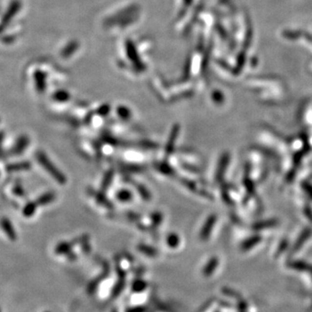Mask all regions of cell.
Wrapping results in <instances>:
<instances>
[{
	"label": "cell",
	"mask_w": 312,
	"mask_h": 312,
	"mask_svg": "<svg viewBox=\"0 0 312 312\" xmlns=\"http://www.w3.org/2000/svg\"><path fill=\"white\" fill-rule=\"evenodd\" d=\"M36 159L38 163L42 166V168L45 170L49 175L53 178L57 183L65 185L67 182V178L58 168L54 165L53 162L50 160V158L46 156L44 151H38L36 153Z\"/></svg>",
	"instance_id": "cell-1"
},
{
	"label": "cell",
	"mask_w": 312,
	"mask_h": 312,
	"mask_svg": "<svg viewBox=\"0 0 312 312\" xmlns=\"http://www.w3.org/2000/svg\"><path fill=\"white\" fill-rule=\"evenodd\" d=\"M20 8H21V2L19 0H12L9 7H8L7 11L5 12L3 18H2V20H1L0 33H2L4 31V29L10 24L12 19L19 12Z\"/></svg>",
	"instance_id": "cell-2"
},
{
	"label": "cell",
	"mask_w": 312,
	"mask_h": 312,
	"mask_svg": "<svg viewBox=\"0 0 312 312\" xmlns=\"http://www.w3.org/2000/svg\"><path fill=\"white\" fill-rule=\"evenodd\" d=\"M29 145H30V138L25 134H22L16 140L15 143L9 150L8 155L10 156H21L26 150Z\"/></svg>",
	"instance_id": "cell-3"
},
{
	"label": "cell",
	"mask_w": 312,
	"mask_h": 312,
	"mask_svg": "<svg viewBox=\"0 0 312 312\" xmlns=\"http://www.w3.org/2000/svg\"><path fill=\"white\" fill-rule=\"evenodd\" d=\"M0 227L4 232L9 240L14 242L18 240V233L11 220L7 217H2L0 219Z\"/></svg>",
	"instance_id": "cell-4"
},
{
	"label": "cell",
	"mask_w": 312,
	"mask_h": 312,
	"mask_svg": "<svg viewBox=\"0 0 312 312\" xmlns=\"http://www.w3.org/2000/svg\"><path fill=\"white\" fill-rule=\"evenodd\" d=\"M216 222H217L216 214H211L209 217H207L204 225L202 226L201 232H200L199 236H200L201 240L206 241L209 239L210 235L213 232V226L216 224Z\"/></svg>",
	"instance_id": "cell-5"
},
{
	"label": "cell",
	"mask_w": 312,
	"mask_h": 312,
	"mask_svg": "<svg viewBox=\"0 0 312 312\" xmlns=\"http://www.w3.org/2000/svg\"><path fill=\"white\" fill-rule=\"evenodd\" d=\"M31 163L30 161L23 160V161H18V162H12L5 166V170L8 173H16V172L28 171L31 169Z\"/></svg>",
	"instance_id": "cell-6"
},
{
	"label": "cell",
	"mask_w": 312,
	"mask_h": 312,
	"mask_svg": "<svg viewBox=\"0 0 312 312\" xmlns=\"http://www.w3.org/2000/svg\"><path fill=\"white\" fill-rule=\"evenodd\" d=\"M229 161H230V155L227 153H225L221 156L220 158V161L218 164L217 171H216V179L217 181H220L223 176L225 175V170L228 166Z\"/></svg>",
	"instance_id": "cell-7"
},
{
	"label": "cell",
	"mask_w": 312,
	"mask_h": 312,
	"mask_svg": "<svg viewBox=\"0 0 312 312\" xmlns=\"http://www.w3.org/2000/svg\"><path fill=\"white\" fill-rule=\"evenodd\" d=\"M219 264L220 261L217 257H213L212 259H210L209 261L206 263V266L203 268V275L205 277H210L211 275H213V272L219 267Z\"/></svg>",
	"instance_id": "cell-8"
},
{
	"label": "cell",
	"mask_w": 312,
	"mask_h": 312,
	"mask_svg": "<svg viewBox=\"0 0 312 312\" xmlns=\"http://www.w3.org/2000/svg\"><path fill=\"white\" fill-rule=\"evenodd\" d=\"M38 206V203H37L36 201H35L27 202L26 204L23 206V209H22V214H23V217H33L35 213L37 212Z\"/></svg>",
	"instance_id": "cell-9"
},
{
	"label": "cell",
	"mask_w": 312,
	"mask_h": 312,
	"mask_svg": "<svg viewBox=\"0 0 312 312\" xmlns=\"http://www.w3.org/2000/svg\"><path fill=\"white\" fill-rule=\"evenodd\" d=\"M56 200V194L53 192H46L42 195H40L37 199V203L38 206H46L49 205L50 203H52Z\"/></svg>",
	"instance_id": "cell-10"
},
{
	"label": "cell",
	"mask_w": 312,
	"mask_h": 312,
	"mask_svg": "<svg viewBox=\"0 0 312 312\" xmlns=\"http://www.w3.org/2000/svg\"><path fill=\"white\" fill-rule=\"evenodd\" d=\"M177 135H178V130H177L176 128H175L174 130L172 131L168 143L166 145V153H165L166 156H171L172 154H173V151H174V149H175V142H176Z\"/></svg>",
	"instance_id": "cell-11"
},
{
	"label": "cell",
	"mask_w": 312,
	"mask_h": 312,
	"mask_svg": "<svg viewBox=\"0 0 312 312\" xmlns=\"http://www.w3.org/2000/svg\"><path fill=\"white\" fill-rule=\"evenodd\" d=\"M261 240H262V238L259 235H255V236L249 238L241 245V250L244 251H249L251 248L254 247L257 245H259Z\"/></svg>",
	"instance_id": "cell-12"
},
{
	"label": "cell",
	"mask_w": 312,
	"mask_h": 312,
	"mask_svg": "<svg viewBox=\"0 0 312 312\" xmlns=\"http://www.w3.org/2000/svg\"><path fill=\"white\" fill-rule=\"evenodd\" d=\"M72 246L73 244L71 242H60L57 244V246L55 247V253L57 255L69 254Z\"/></svg>",
	"instance_id": "cell-13"
},
{
	"label": "cell",
	"mask_w": 312,
	"mask_h": 312,
	"mask_svg": "<svg viewBox=\"0 0 312 312\" xmlns=\"http://www.w3.org/2000/svg\"><path fill=\"white\" fill-rule=\"evenodd\" d=\"M166 242L167 245L170 248H177L179 245L180 243V238L179 235L175 232H171L168 234L167 239H166Z\"/></svg>",
	"instance_id": "cell-14"
},
{
	"label": "cell",
	"mask_w": 312,
	"mask_h": 312,
	"mask_svg": "<svg viewBox=\"0 0 312 312\" xmlns=\"http://www.w3.org/2000/svg\"><path fill=\"white\" fill-rule=\"evenodd\" d=\"M138 250L142 252L145 255L149 256V257H156L158 254V251H157L156 248L149 246V245H143V244H140L138 245Z\"/></svg>",
	"instance_id": "cell-15"
},
{
	"label": "cell",
	"mask_w": 312,
	"mask_h": 312,
	"mask_svg": "<svg viewBox=\"0 0 312 312\" xmlns=\"http://www.w3.org/2000/svg\"><path fill=\"white\" fill-rule=\"evenodd\" d=\"M116 198L119 201L130 202L133 199V194L128 189H122L116 194Z\"/></svg>",
	"instance_id": "cell-16"
},
{
	"label": "cell",
	"mask_w": 312,
	"mask_h": 312,
	"mask_svg": "<svg viewBox=\"0 0 312 312\" xmlns=\"http://www.w3.org/2000/svg\"><path fill=\"white\" fill-rule=\"evenodd\" d=\"M35 81H36V85H37V89H38V91L43 92L45 87V75L44 73L40 72V71H37L35 73L34 75Z\"/></svg>",
	"instance_id": "cell-17"
},
{
	"label": "cell",
	"mask_w": 312,
	"mask_h": 312,
	"mask_svg": "<svg viewBox=\"0 0 312 312\" xmlns=\"http://www.w3.org/2000/svg\"><path fill=\"white\" fill-rule=\"evenodd\" d=\"M114 178V172L111 170V171L107 172L106 175L103 178V182H102V190L106 191L109 189V187L111 186L112 180Z\"/></svg>",
	"instance_id": "cell-18"
},
{
	"label": "cell",
	"mask_w": 312,
	"mask_h": 312,
	"mask_svg": "<svg viewBox=\"0 0 312 312\" xmlns=\"http://www.w3.org/2000/svg\"><path fill=\"white\" fill-rule=\"evenodd\" d=\"M147 287H148L147 282H145L142 279L135 280L132 285V290H133L134 292H137V293L142 292L143 290L147 289Z\"/></svg>",
	"instance_id": "cell-19"
},
{
	"label": "cell",
	"mask_w": 312,
	"mask_h": 312,
	"mask_svg": "<svg viewBox=\"0 0 312 312\" xmlns=\"http://www.w3.org/2000/svg\"><path fill=\"white\" fill-rule=\"evenodd\" d=\"M12 193L17 195V196L21 197V198H23L25 196V191L23 189V186L21 185V183L17 182L15 185H13Z\"/></svg>",
	"instance_id": "cell-20"
},
{
	"label": "cell",
	"mask_w": 312,
	"mask_h": 312,
	"mask_svg": "<svg viewBox=\"0 0 312 312\" xmlns=\"http://www.w3.org/2000/svg\"><path fill=\"white\" fill-rule=\"evenodd\" d=\"M136 188H137L138 192L141 194V198L143 199V200H145V201H149V200L151 199L150 192H149L143 185L139 184V185H137Z\"/></svg>",
	"instance_id": "cell-21"
},
{
	"label": "cell",
	"mask_w": 312,
	"mask_h": 312,
	"mask_svg": "<svg viewBox=\"0 0 312 312\" xmlns=\"http://www.w3.org/2000/svg\"><path fill=\"white\" fill-rule=\"evenodd\" d=\"M157 168L164 175H173V173H175L173 168L168 163H159Z\"/></svg>",
	"instance_id": "cell-22"
},
{
	"label": "cell",
	"mask_w": 312,
	"mask_h": 312,
	"mask_svg": "<svg viewBox=\"0 0 312 312\" xmlns=\"http://www.w3.org/2000/svg\"><path fill=\"white\" fill-rule=\"evenodd\" d=\"M95 197L96 199V201L100 202L103 206H106L108 207H113V205L107 200L106 197L102 193H97V194H95Z\"/></svg>",
	"instance_id": "cell-23"
},
{
	"label": "cell",
	"mask_w": 312,
	"mask_h": 312,
	"mask_svg": "<svg viewBox=\"0 0 312 312\" xmlns=\"http://www.w3.org/2000/svg\"><path fill=\"white\" fill-rule=\"evenodd\" d=\"M123 287H124V281L122 279L116 284V286H114V290H113V296L115 297V296L120 295V293L122 292V290H123Z\"/></svg>",
	"instance_id": "cell-24"
},
{
	"label": "cell",
	"mask_w": 312,
	"mask_h": 312,
	"mask_svg": "<svg viewBox=\"0 0 312 312\" xmlns=\"http://www.w3.org/2000/svg\"><path fill=\"white\" fill-rule=\"evenodd\" d=\"M151 219H152L153 224L157 226V225H160V223L162 221V214L160 213H158V212L153 213Z\"/></svg>",
	"instance_id": "cell-25"
},
{
	"label": "cell",
	"mask_w": 312,
	"mask_h": 312,
	"mask_svg": "<svg viewBox=\"0 0 312 312\" xmlns=\"http://www.w3.org/2000/svg\"><path fill=\"white\" fill-rule=\"evenodd\" d=\"M4 140V131L0 130V158L3 156V142Z\"/></svg>",
	"instance_id": "cell-26"
},
{
	"label": "cell",
	"mask_w": 312,
	"mask_h": 312,
	"mask_svg": "<svg viewBox=\"0 0 312 312\" xmlns=\"http://www.w3.org/2000/svg\"><path fill=\"white\" fill-rule=\"evenodd\" d=\"M0 175H1V173H0Z\"/></svg>",
	"instance_id": "cell-27"
},
{
	"label": "cell",
	"mask_w": 312,
	"mask_h": 312,
	"mask_svg": "<svg viewBox=\"0 0 312 312\" xmlns=\"http://www.w3.org/2000/svg\"><path fill=\"white\" fill-rule=\"evenodd\" d=\"M0 311H1V309H0Z\"/></svg>",
	"instance_id": "cell-28"
}]
</instances>
